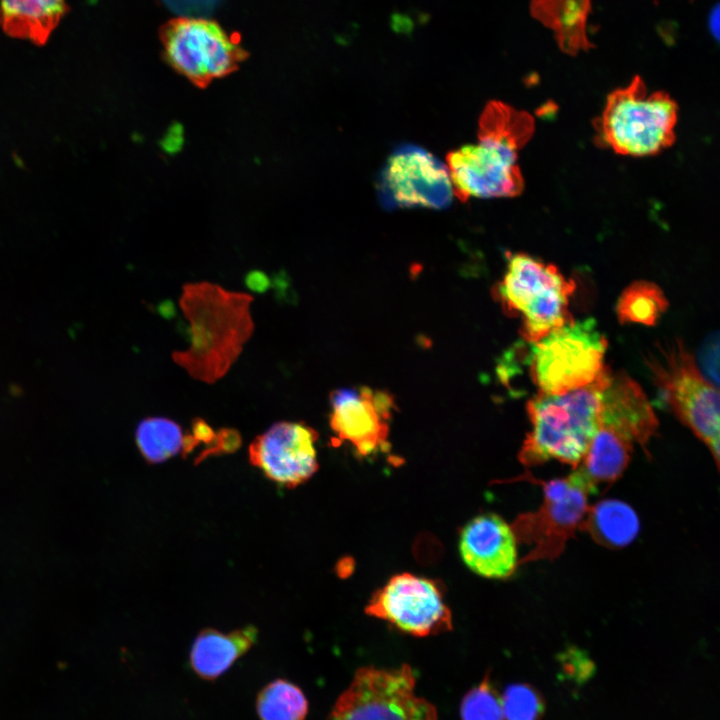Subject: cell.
<instances>
[{
  "label": "cell",
  "instance_id": "52a82bcc",
  "mask_svg": "<svg viewBox=\"0 0 720 720\" xmlns=\"http://www.w3.org/2000/svg\"><path fill=\"white\" fill-rule=\"evenodd\" d=\"M607 345L592 318L572 320L532 344L531 378L545 394H564L588 386L607 368Z\"/></svg>",
  "mask_w": 720,
  "mask_h": 720
},
{
  "label": "cell",
  "instance_id": "ac0fdd59",
  "mask_svg": "<svg viewBox=\"0 0 720 720\" xmlns=\"http://www.w3.org/2000/svg\"><path fill=\"white\" fill-rule=\"evenodd\" d=\"M67 9L65 0H0V26L10 37L43 45Z\"/></svg>",
  "mask_w": 720,
  "mask_h": 720
},
{
  "label": "cell",
  "instance_id": "6da1fadb",
  "mask_svg": "<svg viewBox=\"0 0 720 720\" xmlns=\"http://www.w3.org/2000/svg\"><path fill=\"white\" fill-rule=\"evenodd\" d=\"M253 300L206 281L185 284L179 306L189 323L190 345L173 352L174 362L204 383L225 376L253 333Z\"/></svg>",
  "mask_w": 720,
  "mask_h": 720
},
{
  "label": "cell",
  "instance_id": "7a4b0ae2",
  "mask_svg": "<svg viewBox=\"0 0 720 720\" xmlns=\"http://www.w3.org/2000/svg\"><path fill=\"white\" fill-rule=\"evenodd\" d=\"M535 130L533 117L499 102H489L479 121V142L447 154L453 195L465 202L470 197H514L524 188L517 164L518 151Z\"/></svg>",
  "mask_w": 720,
  "mask_h": 720
},
{
  "label": "cell",
  "instance_id": "7c38bea8",
  "mask_svg": "<svg viewBox=\"0 0 720 720\" xmlns=\"http://www.w3.org/2000/svg\"><path fill=\"white\" fill-rule=\"evenodd\" d=\"M366 613L418 637L452 628V615L439 584L411 573L391 577L372 596Z\"/></svg>",
  "mask_w": 720,
  "mask_h": 720
},
{
  "label": "cell",
  "instance_id": "4fadbf2b",
  "mask_svg": "<svg viewBox=\"0 0 720 720\" xmlns=\"http://www.w3.org/2000/svg\"><path fill=\"white\" fill-rule=\"evenodd\" d=\"M317 439V431L303 422H276L250 443L249 461L271 481L294 488L319 468Z\"/></svg>",
  "mask_w": 720,
  "mask_h": 720
},
{
  "label": "cell",
  "instance_id": "7402d4cb",
  "mask_svg": "<svg viewBox=\"0 0 720 720\" xmlns=\"http://www.w3.org/2000/svg\"><path fill=\"white\" fill-rule=\"evenodd\" d=\"M135 439L144 459L150 464H159L182 451L184 434L174 420L154 416L140 421Z\"/></svg>",
  "mask_w": 720,
  "mask_h": 720
},
{
  "label": "cell",
  "instance_id": "ba28073f",
  "mask_svg": "<svg viewBox=\"0 0 720 720\" xmlns=\"http://www.w3.org/2000/svg\"><path fill=\"white\" fill-rule=\"evenodd\" d=\"M525 479L541 487L543 501L535 511L520 514L511 525L517 543L530 547L519 564L554 560L580 529L589 507V495L596 489L578 468L564 478Z\"/></svg>",
  "mask_w": 720,
  "mask_h": 720
},
{
  "label": "cell",
  "instance_id": "603a6c76",
  "mask_svg": "<svg viewBox=\"0 0 720 720\" xmlns=\"http://www.w3.org/2000/svg\"><path fill=\"white\" fill-rule=\"evenodd\" d=\"M668 307L663 291L649 281H635L627 286L616 304L621 323L655 325Z\"/></svg>",
  "mask_w": 720,
  "mask_h": 720
},
{
  "label": "cell",
  "instance_id": "2e32d148",
  "mask_svg": "<svg viewBox=\"0 0 720 720\" xmlns=\"http://www.w3.org/2000/svg\"><path fill=\"white\" fill-rule=\"evenodd\" d=\"M599 425L645 448L657 430L658 421L640 385L619 372L610 374L602 390Z\"/></svg>",
  "mask_w": 720,
  "mask_h": 720
},
{
  "label": "cell",
  "instance_id": "e0dca14e",
  "mask_svg": "<svg viewBox=\"0 0 720 720\" xmlns=\"http://www.w3.org/2000/svg\"><path fill=\"white\" fill-rule=\"evenodd\" d=\"M258 630L247 625L229 633L206 628L195 638L190 663L201 678L213 680L219 677L256 642Z\"/></svg>",
  "mask_w": 720,
  "mask_h": 720
},
{
  "label": "cell",
  "instance_id": "8992f818",
  "mask_svg": "<svg viewBox=\"0 0 720 720\" xmlns=\"http://www.w3.org/2000/svg\"><path fill=\"white\" fill-rule=\"evenodd\" d=\"M574 289V282L554 265L516 253L508 258L503 280L496 286V296L505 312L512 316L521 314L520 333L533 344L573 320L568 304Z\"/></svg>",
  "mask_w": 720,
  "mask_h": 720
},
{
  "label": "cell",
  "instance_id": "8fae6325",
  "mask_svg": "<svg viewBox=\"0 0 720 720\" xmlns=\"http://www.w3.org/2000/svg\"><path fill=\"white\" fill-rule=\"evenodd\" d=\"M377 195L385 209L448 207L453 190L447 166L414 144L397 146L377 179Z\"/></svg>",
  "mask_w": 720,
  "mask_h": 720
},
{
  "label": "cell",
  "instance_id": "9c48e42d",
  "mask_svg": "<svg viewBox=\"0 0 720 720\" xmlns=\"http://www.w3.org/2000/svg\"><path fill=\"white\" fill-rule=\"evenodd\" d=\"M410 666L362 667L336 700L328 720H437L433 704L415 691Z\"/></svg>",
  "mask_w": 720,
  "mask_h": 720
},
{
  "label": "cell",
  "instance_id": "d6a6232c",
  "mask_svg": "<svg viewBox=\"0 0 720 720\" xmlns=\"http://www.w3.org/2000/svg\"><path fill=\"white\" fill-rule=\"evenodd\" d=\"M325 720H328L327 718Z\"/></svg>",
  "mask_w": 720,
  "mask_h": 720
},
{
  "label": "cell",
  "instance_id": "277c9868",
  "mask_svg": "<svg viewBox=\"0 0 720 720\" xmlns=\"http://www.w3.org/2000/svg\"><path fill=\"white\" fill-rule=\"evenodd\" d=\"M678 107L664 91L648 93L640 76L611 92L596 126L601 144L616 153L649 156L675 140Z\"/></svg>",
  "mask_w": 720,
  "mask_h": 720
},
{
  "label": "cell",
  "instance_id": "44dd1931",
  "mask_svg": "<svg viewBox=\"0 0 720 720\" xmlns=\"http://www.w3.org/2000/svg\"><path fill=\"white\" fill-rule=\"evenodd\" d=\"M632 447L633 444L616 431L599 425L576 468L595 489L599 484H611L619 479L626 469Z\"/></svg>",
  "mask_w": 720,
  "mask_h": 720
},
{
  "label": "cell",
  "instance_id": "3957f363",
  "mask_svg": "<svg viewBox=\"0 0 720 720\" xmlns=\"http://www.w3.org/2000/svg\"><path fill=\"white\" fill-rule=\"evenodd\" d=\"M608 368L593 383L564 394L539 392L527 403L532 424L519 453L526 467L555 459L574 469L581 463L599 423Z\"/></svg>",
  "mask_w": 720,
  "mask_h": 720
},
{
  "label": "cell",
  "instance_id": "d6986e66",
  "mask_svg": "<svg viewBox=\"0 0 720 720\" xmlns=\"http://www.w3.org/2000/svg\"><path fill=\"white\" fill-rule=\"evenodd\" d=\"M591 0H531V15L554 32L559 48L566 54L587 51L590 43L586 25Z\"/></svg>",
  "mask_w": 720,
  "mask_h": 720
},
{
  "label": "cell",
  "instance_id": "f1b7e54d",
  "mask_svg": "<svg viewBox=\"0 0 720 720\" xmlns=\"http://www.w3.org/2000/svg\"><path fill=\"white\" fill-rule=\"evenodd\" d=\"M216 436V431L203 419L195 418L191 425V433L184 434L183 447L181 454L183 457L188 456L193 449L204 443L206 447L210 446ZM205 447V448H206Z\"/></svg>",
  "mask_w": 720,
  "mask_h": 720
},
{
  "label": "cell",
  "instance_id": "484cf974",
  "mask_svg": "<svg viewBox=\"0 0 720 720\" xmlns=\"http://www.w3.org/2000/svg\"><path fill=\"white\" fill-rule=\"evenodd\" d=\"M501 704L505 720H539L544 711L542 698L527 684L508 686Z\"/></svg>",
  "mask_w": 720,
  "mask_h": 720
},
{
  "label": "cell",
  "instance_id": "83f0119b",
  "mask_svg": "<svg viewBox=\"0 0 720 720\" xmlns=\"http://www.w3.org/2000/svg\"><path fill=\"white\" fill-rule=\"evenodd\" d=\"M719 337L716 333L709 336L700 350V364L705 372L704 377L715 387L719 383L718 371V354H719Z\"/></svg>",
  "mask_w": 720,
  "mask_h": 720
},
{
  "label": "cell",
  "instance_id": "1f68e13d",
  "mask_svg": "<svg viewBox=\"0 0 720 720\" xmlns=\"http://www.w3.org/2000/svg\"><path fill=\"white\" fill-rule=\"evenodd\" d=\"M718 15H719L718 8H715L712 11V15L710 16V19H709V25L711 27V31L715 34L716 38H718V23H719Z\"/></svg>",
  "mask_w": 720,
  "mask_h": 720
},
{
  "label": "cell",
  "instance_id": "ffe728a7",
  "mask_svg": "<svg viewBox=\"0 0 720 720\" xmlns=\"http://www.w3.org/2000/svg\"><path fill=\"white\" fill-rule=\"evenodd\" d=\"M639 518L627 503L604 499L589 506L580 529L599 545L618 549L629 545L638 535Z\"/></svg>",
  "mask_w": 720,
  "mask_h": 720
},
{
  "label": "cell",
  "instance_id": "4dcf8cb0",
  "mask_svg": "<svg viewBox=\"0 0 720 720\" xmlns=\"http://www.w3.org/2000/svg\"><path fill=\"white\" fill-rule=\"evenodd\" d=\"M245 284L250 290L261 293L270 287L271 282L264 272L251 271L246 275Z\"/></svg>",
  "mask_w": 720,
  "mask_h": 720
},
{
  "label": "cell",
  "instance_id": "30bf717a",
  "mask_svg": "<svg viewBox=\"0 0 720 720\" xmlns=\"http://www.w3.org/2000/svg\"><path fill=\"white\" fill-rule=\"evenodd\" d=\"M159 35L167 63L199 88L234 72L248 57L239 40L209 19L174 18Z\"/></svg>",
  "mask_w": 720,
  "mask_h": 720
},
{
  "label": "cell",
  "instance_id": "5bb4252c",
  "mask_svg": "<svg viewBox=\"0 0 720 720\" xmlns=\"http://www.w3.org/2000/svg\"><path fill=\"white\" fill-rule=\"evenodd\" d=\"M330 403L336 440L350 442L362 456L383 448L394 408L390 394L368 387L342 388L331 393Z\"/></svg>",
  "mask_w": 720,
  "mask_h": 720
},
{
  "label": "cell",
  "instance_id": "d4e9b609",
  "mask_svg": "<svg viewBox=\"0 0 720 720\" xmlns=\"http://www.w3.org/2000/svg\"><path fill=\"white\" fill-rule=\"evenodd\" d=\"M460 714L462 720H505L501 700L488 676L464 696Z\"/></svg>",
  "mask_w": 720,
  "mask_h": 720
},
{
  "label": "cell",
  "instance_id": "cb8c5ba5",
  "mask_svg": "<svg viewBox=\"0 0 720 720\" xmlns=\"http://www.w3.org/2000/svg\"><path fill=\"white\" fill-rule=\"evenodd\" d=\"M256 707L261 720H304L308 701L299 687L278 679L261 690Z\"/></svg>",
  "mask_w": 720,
  "mask_h": 720
},
{
  "label": "cell",
  "instance_id": "9a60e30c",
  "mask_svg": "<svg viewBox=\"0 0 720 720\" xmlns=\"http://www.w3.org/2000/svg\"><path fill=\"white\" fill-rule=\"evenodd\" d=\"M459 552L470 570L486 578L510 577L519 565L512 526L494 513L477 515L464 526Z\"/></svg>",
  "mask_w": 720,
  "mask_h": 720
},
{
  "label": "cell",
  "instance_id": "4316f807",
  "mask_svg": "<svg viewBox=\"0 0 720 720\" xmlns=\"http://www.w3.org/2000/svg\"><path fill=\"white\" fill-rule=\"evenodd\" d=\"M242 443L240 432L233 428H222L216 431L213 443L202 450L195 460V464L200 463L208 456L229 454L240 448Z\"/></svg>",
  "mask_w": 720,
  "mask_h": 720
},
{
  "label": "cell",
  "instance_id": "5b68a950",
  "mask_svg": "<svg viewBox=\"0 0 720 720\" xmlns=\"http://www.w3.org/2000/svg\"><path fill=\"white\" fill-rule=\"evenodd\" d=\"M646 364L662 401L719 464V393L679 339L656 344Z\"/></svg>",
  "mask_w": 720,
  "mask_h": 720
},
{
  "label": "cell",
  "instance_id": "f546056e",
  "mask_svg": "<svg viewBox=\"0 0 720 720\" xmlns=\"http://www.w3.org/2000/svg\"><path fill=\"white\" fill-rule=\"evenodd\" d=\"M183 142V129L179 124L175 123L167 130L161 141V146L166 153L173 154L181 149Z\"/></svg>",
  "mask_w": 720,
  "mask_h": 720
}]
</instances>
